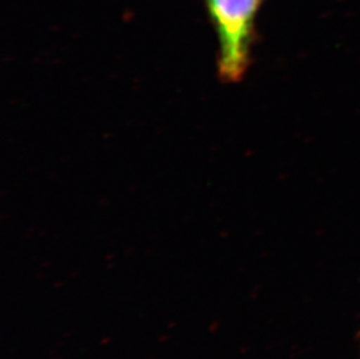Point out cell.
Segmentation results:
<instances>
[{"label": "cell", "instance_id": "obj_1", "mask_svg": "<svg viewBox=\"0 0 360 359\" xmlns=\"http://www.w3.org/2000/svg\"><path fill=\"white\" fill-rule=\"evenodd\" d=\"M266 0H205L218 41V77L225 84L244 78L257 40L255 23Z\"/></svg>", "mask_w": 360, "mask_h": 359}]
</instances>
